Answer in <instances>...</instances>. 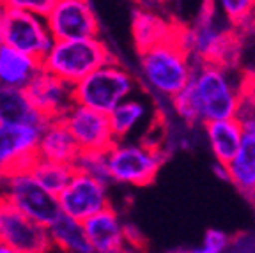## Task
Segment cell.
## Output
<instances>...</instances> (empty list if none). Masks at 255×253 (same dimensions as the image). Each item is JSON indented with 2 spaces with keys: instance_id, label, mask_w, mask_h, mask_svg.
<instances>
[{
  "instance_id": "1",
  "label": "cell",
  "mask_w": 255,
  "mask_h": 253,
  "mask_svg": "<svg viewBox=\"0 0 255 253\" xmlns=\"http://www.w3.org/2000/svg\"><path fill=\"white\" fill-rule=\"evenodd\" d=\"M177 37L195 62H215L227 67L238 66L241 55L239 30L209 2L204 4L193 23L188 27L181 25Z\"/></svg>"
},
{
  "instance_id": "2",
  "label": "cell",
  "mask_w": 255,
  "mask_h": 253,
  "mask_svg": "<svg viewBox=\"0 0 255 253\" xmlns=\"http://www.w3.org/2000/svg\"><path fill=\"white\" fill-rule=\"evenodd\" d=\"M195 60L179 37L158 43L138 52V75L143 89L158 101H170L191 82Z\"/></svg>"
},
{
  "instance_id": "3",
  "label": "cell",
  "mask_w": 255,
  "mask_h": 253,
  "mask_svg": "<svg viewBox=\"0 0 255 253\" xmlns=\"http://www.w3.org/2000/svg\"><path fill=\"white\" fill-rule=\"evenodd\" d=\"M243 83L236 75V67L215 62H195L190 85L199 101L202 124L236 117L241 103Z\"/></svg>"
},
{
  "instance_id": "4",
  "label": "cell",
  "mask_w": 255,
  "mask_h": 253,
  "mask_svg": "<svg viewBox=\"0 0 255 253\" xmlns=\"http://www.w3.org/2000/svg\"><path fill=\"white\" fill-rule=\"evenodd\" d=\"M112 182L128 188L149 186L163 166L167 152L151 140H116L107 150Z\"/></svg>"
},
{
  "instance_id": "5",
  "label": "cell",
  "mask_w": 255,
  "mask_h": 253,
  "mask_svg": "<svg viewBox=\"0 0 255 253\" xmlns=\"http://www.w3.org/2000/svg\"><path fill=\"white\" fill-rule=\"evenodd\" d=\"M114 59L108 46L94 37H78V39H55L44 57L41 59L43 69L60 76L71 85L96 71L100 66Z\"/></svg>"
},
{
  "instance_id": "6",
  "label": "cell",
  "mask_w": 255,
  "mask_h": 253,
  "mask_svg": "<svg viewBox=\"0 0 255 253\" xmlns=\"http://www.w3.org/2000/svg\"><path fill=\"white\" fill-rule=\"evenodd\" d=\"M136 76L126 66L112 59L73 85V94L75 103L110 114L124 99L136 94Z\"/></svg>"
},
{
  "instance_id": "7",
  "label": "cell",
  "mask_w": 255,
  "mask_h": 253,
  "mask_svg": "<svg viewBox=\"0 0 255 253\" xmlns=\"http://www.w3.org/2000/svg\"><path fill=\"white\" fill-rule=\"evenodd\" d=\"M243 124V140L238 154L229 163V182L255 206V87L243 83L241 103L236 115Z\"/></svg>"
},
{
  "instance_id": "8",
  "label": "cell",
  "mask_w": 255,
  "mask_h": 253,
  "mask_svg": "<svg viewBox=\"0 0 255 253\" xmlns=\"http://www.w3.org/2000/svg\"><path fill=\"white\" fill-rule=\"evenodd\" d=\"M0 241L12 253H44L53 250L46 225L30 218L0 191Z\"/></svg>"
},
{
  "instance_id": "9",
  "label": "cell",
  "mask_w": 255,
  "mask_h": 253,
  "mask_svg": "<svg viewBox=\"0 0 255 253\" xmlns=\"http://www.w3.org/2000/svg\"><path fill=\"white\" fill-rule=\"evenodd\" d=\"M0 191L23 213L46 227L52 225L62 214L57 195L50 193L46 188L41 186L28 170L5 174Z\"/></svg>"
},
{
  "instance_id": "10",
  "label": "cell",
  "mask_w": 255,
  "mask_h": 253,
  "mask_svg": "<svg viewBox=\"0 0 255 253\" xmlns=\"http://www.w3.org/2000/svg\"><path fill=\"white\" fill-rule=\"evenodd\" d=\"M57 198L62 214L85 222L92 214L110 206V182L75 170L68 186Z\"/></svg>"
},
{
  "instance_id": "11",
  "label": "cell",
  "mask_w": 255,
  "mask_h": 253,
  "mask_svg": "<svg viewBox=\"0 0 255 253\" xmlns=\"http://www.w3.org/2000/svg\"><path fill=\"white\" fill-rule=\"evenodd\" d=\"M43 126L36 124H5L0 123V172L30 170L37 159Z\"/></svg>"
},
{
  "instance_id": "12",
  "label": "cell",
  "mask_w": 255,
  "mask_h": 253,
  "mask_svg": "<svg viewBox=\"0 0 255 253\" xmlns=\"http://www.w3.org/2000/svg\"><path fill=\"white\" fill-rule=\"evenodd\" d=\"M53 36L48 28L46 18L21 9L5 11L4 43L18 48L21 52L43 59L53 44Z\"/></svg>"
},
{
  "instance_id": "13",
  "label": "cell",
  "mask_w": 255,
  "mask_h": 253,
  "mask_svg": "<svg viewBox=\"0 0 255 253\" xmlns=\"http://www.w3.org/2000/svg\"><path fill=\"white\" fill-rule=\"evenodd\" d=\"M53 39H78L100 34V21L89 0H57L46 14Z\"/></svg>"
},
{
  "instance_id": "14",
  "label": "cell",
  "mask_w": 255,
  "mask_h": 253,
  "mask_svg": "<svg viewBox=\"0 0 255 253\" xmlns=\"http://www.w3.org/2000/svg\"><path fill=\"white\" fill-rule=\"evenodd\" d=\"M30 103L46 121L64 119L75 105L73 85L53 73L41 69L34 80L25 87Z\"/></svg>"
},
{
  "instance_id": "15",
  "label": "cell",
  "mask_w": 255,
  "mask_h": 253,
  "mask_svg": "<svg viewBox=\"0 0 255 253\" xmlns=\"http://www.w3.org/2000/svg\"><path fill=\"white\" fill-rule=\"evenodd\" d=\"M64 123L82 150H108L116 143L110 117L96 108L75 103L64 115Z\"/></svg>"
},
{
  "instance_id": "16",
  "label": "cell",
  "mask_w": 255,
  "mask_h": 253,
  "mask_svg": "<svg viewBox=\"0 0 255 253\" xmlns=\"http://www.w3.org/2000/svg\"><path fill=\"white\" fill-rule=\"evenodd\" d=\"M92 252L96 253H119L126 252V223L112 206L92 214L84 222Z\"/></svg>"
},
{
  "instance_id": "17",
  "label": "cell",
  "mask_w": 255,
  "mask_h": 253,
  "mask_svg": "<svg viewBox=\"0 0 255 253\" xmlns=\"http://www.w3.org/2000/svg\"><path fill=\"white\" fill-rule=\"evenodd\" d=\"M179 27L174 20L159 14L149 5H136L131 12V39L136 52L175 37Z\"/></svg>"
},
{
  "instance_id": "18",
  "label": "cell",
  "mask_w": 255,
  "mask_h": 253,
  "mask_svg": "<svg viewBox=\"0 0 255 253\" xmlns=\"http://www.w3.org/2000/svg\"><path fill=\"white\" fill-rule=\"evenodd\" d=\"M80 152L82 147L78 145L64 119H52L44 123L37 143V158L75 165Z\"/></svg>"
},
{
  "instance_id": "19",
  "label": "cell",
  "mask_w": 255,
  "mask_h": 253,
  "mask_svg": "<svg viewBox=\"0 0 255 253\" xmlns=\"http://www.w3.org/2000/svg\"><path fill=\"white\" fill-rule=\"evenodd\" d=\"M41 69V59L7 43L0 44V85L25 89Z\"/></svg>"
},
{
  "instance_id": "20",
  "label": "cell",
  "mask_w": 255,
  "mask_h": 253,
  "mask_svg": "<svg viewBox=\"0 0 255 253\" xmlns=\"http://www.w3.org/2000/svg\"><path fill=\"white\" fill-rule=\"evenodd\" d=\"M204 134L207 145L211 149L215 161L229 165L238 154L241 140H243V124L238 117L218 119L204 123Z\"/></svg>"
},
{
  "instance_id": "21",
  "label": "cell",
  "mask_w": 255,
  "mask_h": 253,
  "mask_svg": "<svg viewBox=\"0 0 255 253\" xmlns=\"http://www.w3.org/2000/svg\"><path fill=\"white\" fill-rule=\"evenodd\" d=\"M152 105L145 98L133 94L131 98L124 99L108 114L112 124V131L116 140H129L135 133L151 119Z\"/></svg>"
},
{
  "instance_id": "22",
  "label": "cell",
  "mask_w": 255,
  "mask_h": 253,
  "mask_svg": "<svg viewBox=\"0 0 255 253\" xmlns=\"http://www.w3.org/2000/svg\"><path fill=\"white\" fill-rule=\"evenodd\" d=\"M0 123L44 126L46 119L34 108L25 89L0 85Z\"/></svg>"
},
{
  "instance_id": "23",
  "label": "cell",
  "mask_w": 255,
  "mask_h": 253,
  "mask_svg": "<svg viewBox=\"0 0 255 253\" xmlns=\"http://www.w3.org/2000/svg\"><path fill=\"white\" fill-rule=\"evenodd\" d=\"M52 245L59 252L66 253H92V246L89 243L84 229V222L75 220L68 214H60L52 225L48 227Z\"/></svg>"
},
{
  "instance_id": "24",
  "label": "cell",
  "mask_w": 255,
  "mask_h": 253,
  "mask_svg": "<svg viewBox=\"0 0 255 253\" xmlns=\"http://www.w3.org/2000/svg\"><path fill=\"white\" fill-rule=\"evenodd\" d=\"M28 172L50 193L59 195L64 188L68 186V182L71 181L73 174H75V166L68 165V163H59V161H52V159L37 158Z\"/></svg>"
},
{
  "instance_id": "25",
  "label": "cell",
  "mask_w": 255,
  "mask_h": 253,
  "mask_svg": "<svg viewBox=\"0 0 255 253\" xmlns=\"http://www.w3.org/2000/svg\"><path fill=\"white\" fill-rule=\"evenodd\" d=\"M239 32L255 28V0H207Z\"/></svg>"
},
{
  "instance_id": "26",
  "label": "cell",
  "mask_w": 255,
  "mask_h": 253,
  "mask_svg": "<svg viewBox=\"0 0 255 253\" xmlns=\"http://www.w3.org/2000/svg\"><path fill=\"white\" fill-rule=\"evenodd\" d=\"M170 108L175 114V117H179L184 124L188 126H197L202 124V117H200V108L199 101H197L195 91L188 83L183 91H179L174 98H170Z\"/></svg>"
},
{
  "instance_id": "27",
  "label": "cell",
  "mask_w": 255,
  "mask_h": 253,
  "mask_svg": "<svg viewBox=\"0 0 255 253\" xmlns=\"http://www.w3.org/2000/svg\"><path fill=\"white\" fill-rule=\"evenodd\" d=\"M73 166H75V170L84 172V174H89L112 184L107 150H82Z\"/></svg>"
},
{
  "instance_id": "28",
  "label": "cell",
  "mask_w": 255,
  "mask_h": 253,
  "mask_svg": "<svg viewBox=\"0 0 255 253\" xmlns=\"http://www.w3.org/2000/svg\"><path fill=\"white\" fill-rule=\"evenodd\" d=\"M232 248V238L229 234H225L223 230L218 229H209L204 234L200 246L195 248V252L199 253H223L229 252Z\"/></svg>"
},
{
  "instance_id": "29",
  "label": "cell",
  "mask_w": 255,
  "mask_h": 253,
  "mask_svg": "<svg viewBox=\"0 0 255 253\" xmlns=\"http://www.w3.org/2000/svg\"><path fill=\"white\" fill-rule=\"evenodd\" d=\"M55 2L57 0H0V5H4L5 9H21L46 18Z\"/></svg>"
},
{
  "instance_id": "30",
  "label": "cell",
  "mask_w": 255,
  "mask_h": 253,
  "mask_svg": "<svg viewBox=\"0 0 255 253\" xmlns=\"http://www.w3.org/2000/svg\"><path fill=\"white\" fill-rule=\"evenodd\" d=\"M126 243H128V250H138L143 246V238L140 230L136 227L126 223Z\"/></svg>"
},
{
  "instance_id": "31",
  "label": "cell",
  "mask_w": 255,
  "mask_h": 253,
  "mask_svg": "<svg viewBox=\"0 0 255 253\" xmlns=\"http://www.w3.org/2000/svg\"><path fill=\"white\" fill-rule=\"evenodd\" d=\"M5 11L7 9L4 5H0V44L4 43V36H5Z\"/></svg>"
},
{
  "instance_id": "32",
  "label": "cell",
  "mask_w": 255,
  "mask_h": 253,
  "mask_svg": "<svg viewBox=\"0 0 255 253\" xmlns=\"http://www.w3.org/2000/svg\"><path fill=\"white\" fill-rule=\"evenodd\" d=\"M140 5H149V7H152V5L156 4H163V2H168V0H136Z\"/></svg>"
},
{
  "instance_id": "33",
  "label": "cell",
  "mask_w": 255,
  "mask_h": 253,
  "mask_svg": "<svg viewBox=\"0 0 255 253\" xmlns=\"http://www.w3.org/2000/svg\"><path fill=\"white\" fill-rule=\"evenodd\" d=\"M0 253H12L11 248H9V246L5 245L4 241H0Z\"/></svg>"
},
{
  "instance_id": "34",
  "label": "cell",
  "mask_w": 255,
  "mask_h": 253,
  "mask_svg": "<svg viewBox=\"0 0 255 253\" xmlns=\"http://www.w3.org/2000/svg\"><path fill=\"white\" fill-rule=\"evenodd\" d=\"M2 182H4V174L0 172V190H2Z\"/></svg>"
}]
</instances>
